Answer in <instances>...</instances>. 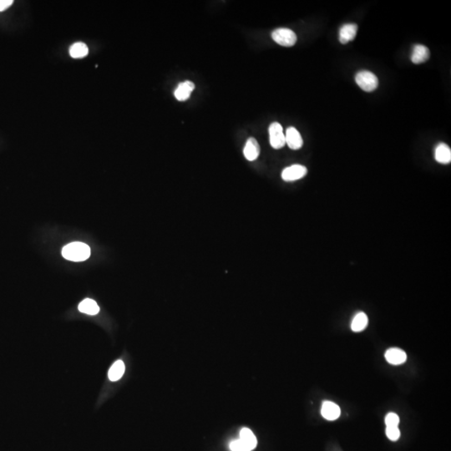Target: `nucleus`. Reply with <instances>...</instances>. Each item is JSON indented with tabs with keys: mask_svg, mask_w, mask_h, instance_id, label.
<instances>
[{
	"mask_svg": "<svg viewBox=\"0 0 451 451\" xmlns=\"http://www.w3.org/2000/svg\"><path fill=\"white\" fill-rule=\"evenodd\" d=\"M435 161L440 164H449L451 161V150L445 143H440L434 151Z\"/></svg>",
	"mask_w": 451,
	"mask_h": 451,
	"instance_id": "13",
	"label": "nucleus"
},
{
	"mask_svg": "<svg viewBox=\"0 0 451 451\" xmlns=\"http://www.w3.org/2000/svg\"><path fill=\"white\" fill-rule=\"evenodd\" d=\"M307 173V169L304 166L296 164L285 168L282 172V178L285 181H295L304 177Z\"/></svg>",
	"mask_w": 451,
	"mask_h": 451,
	"instance_id": "5",
	"label": "nucleus"
},
{
	"mask_svg": "<svg viewBox=\"0 0 451 451\" xmlns=\"http://www.w3.org/2000/svg\"><path fill=\"white\" fill-rule=\"evenodd\" d=\"M385 433L387 437L392 441H396L401 437V431L398 427H387Z\"/></svg>",
	"mask_w": 451,
	"mask_h": 451,
	"instance_id": "20",
	"label": "nucleus"
},
{
	"mask_svg": "<svg viewBox=\"0 0 451 451\" xmlns=\"http://www.w3.org/2000/svg\"><path fill=\"white\" fill-rule=\"evenodd\" d=\"M239 440L243 441V444L248 447L249 451H251L257 446V438L255 437L251 429L248 428H242L240 431Z\"/></svg>",
	"mask_w": 451,
	"mask_h": 451,
	"instance_id": "14",
	"label": "nucleus"
},
{
	"mask_svg": "<svg viewBox=\"0 0 451 451\" xmlns=\"http://www.w3.org/2000/svg\"><path fill=\"white\" fill-rule=\"evenodd\" d=\"M273 40L279 45L284 47H291L297 42V35L289 28H276L272 33Z\"/></svg>",
	"mask_w": 451,
	"mask_h": 451,
	"instance_id": "3",
	"label": "nucleus"
},
{
	"mask_svg": "<svg viewBox=\"0 0 451 451\" xmlns=\"http://www.w3.org/2000/svg\"><path fill=\"white\" fill-rule=\"evenodd\" d=\"M79 312L86 313L89 315H96L100 312V307L93 299H86L83 300L79 304Z\"/></svg>",
	"mask_w": 451,
	"mask_h": 451,
	"instance_id": "16",
	"label": "nucleus"
},
{
	"mask_svg": "<svg viewBox=\"0 0 451 451\" xmlns=\"http://www.w3.org/2000/svg\"><path fill=\"white\" fill-rule=\"evenodd\" d=\"M321 414L325 419L332 421L337 420L340 416L341 410L339 406L335 403L331 401H325L322 406Z\"/></svg>",
	"mask_w": 451,
	"mask_h": 451,
	"instance_id": "10",
	"label": "nucleus"
},
{
	"mask_svg": "<svg viewBox=\"0 0 451 451\" xmlns=\"http://www.w3.org/2000/svg\"><path fill=\"white\" fill-rule=\"evenodd\" d=\"M89 53V49L85 43H75L70 49V54L74 59H79L86 56Z\"/></svg>",
	"mask_w": 451,
	"mask_h": 451,
	"instance_id": "18",
	"label": "nucleus"
},
{
	"mask_svg": "<svg viewBox=\"0 0 451 451\" xmlns=\"http://www.w3.org/2000/svg\"><path fill=\"white\" fill-rule=\"evenodd\" d=\"M385 358L387 362L393 365H400L405 362L407 355L405 352L398 348H391L385 352Z\"/></svg>",
	"mask_w": 451,
	"mask_h": 451,
	"instance_id": "11",
	"label": "nucleus"
},
{
	"mask_svg": "<svg viewBox=\"0 0 451 451\" xmlns=\"http://www.w3.org/2000/svg\"><path fill=\"white\" fill-rule=\"evenodd\" d=\"M194 89V83L186 80L178 85L177 88L175 89V92H174V95L179 101H186V100L189 99L191 94L192 93Z\"/></svg>",
	"mask_w": 451,
	"mask_h": 451,
	"instance_id": "8",
	"label": "nucleus"
},
{
	"mask_svg": "<svg viewBox=\"0 0 451 451\" xmlns=\"http://www.w3.org/2000/svg\"><path fill=\"white\" fill-rule=\"evenodd\" d=\"M357 31H358V25L355 24L344 25L342 26L339 30V41L343 45H346L355 39Z\"/></svg>",
	"mask_w": 451,
	"mask_h": 451,
	"instance_id": "7",
	"label": "nucleus"
},
{
	"mask_svg": "<svg viewBox=\"0 0 451 451\" xmlns=\"http://www.w3.org/2000/svg\"><path fill=\"white\" fill-rule=\"evenodd\" d=\"M269 139L270 144L274 149H281L286 145L283 129L278 122H274L269 126Z\"/></svg>",
	"mask_w": 451,
	"mask_h": 451,
	"instance_id": "4",
	"label": "nucleus"
},
{
	"mask_svg": "<svg viewBox=\"0 0 451 451\" xmlns=\"http://www.w3.org/2000/svg\"><path fill=\"white\" fill-rule=\"evenodd\" d=\"M400 424V417L395 413H389L385 417V425L387 427H398Z\"/></svg>",
	"mask_w": 451,
	"mask_h": 451,
	"instance_id": "19",
	"label": "nucleus"
},
{
	"mask_svg": "<svg viewBox=\"0 0 451 451\" xmlns=\"http://www.w3.org/2000/svg\"><path fill=\"white\" fill-rule=\"evenodd\" d=\"M90 248L83 243H72L63 248L62 255L65 259L72 262H83L90 257Z\"/></svg>",
	"mask_w": 451,
	"mask_h": 451,
	"instance_id": "1",
	"label": "nucleus"
},
{
	"mask_svg": "<svg viewBox=\"0 0 451 451\" xmlns=\"http://www.w3.org/2000/svg\"><path fill=\"white\" fill-rule=\"evenodd\" d=\"M368 324H369L368 316L363 312H360V313H357L355 317L352 319L351 329L355 333H358L365 329L368 326Z\"/></svg>",
	"mask_w": 451,
	"mask_h": 451,
	"instance_id": "15",
	"label": "nucleus"
},
{
	"mask_svg": "<svg viewBox=\"0 0 451 451\" xmlns=\"http://www.w3.org/2000/svg\"><path fill=\"white\" fill-rule=\"evenodd\" d=\"M125 367L124 362L122 360H117L113 364L112 366L110 367L109 373H108V377L111 381H117L122 378L124 375Z\"/></svg>",
	"mask_w": 451,
	"mask_h": 451,
	"instance_id": "17",
	"label": "nucleus"
},
{
	"mask_svg": "<svg viewBox=\"0 0 451 451\" xmlns=\"http://www.w3.org/2000/svg\"><path fill=\"white\" fill-rule=\"evenodd\" d=\"M285 139H286V144L288 145L290 149L294 150L301 149L303 145L302 136L299 132V130L294 127H288L286 130Z\"/></svg>",
	"mask_w": 451,
	"mask_h": 451,
	"instance_id": "6",
	"label": "nucleus"
},
{
	"mask_svg": "<svg viewBox=\"0 0 451 451\" xmlns=\"http://www.w3.org/2000/svg\"><path fill=\"white\" fill-rule=\"evenodd\" d=\"M243 154L248 161L257 160L260 155V146L256 139L253 137L248 139L243 150Z\"/></svg>",
	"mask_w": 451,
	"mask_h": 451,
	"instance_id": "9",
	"label": "nucleus"
},
{
	"mask_svg": "<svg viewBox=\"0 0 451 451\" xmlns=\"http://www.w3.org/2000/svg\"><path fill=\"white\" fill-rule=\"evenodd\" d=\"M357 85L366 92H372L378 86V79L375 74L369 71H361L355 76Z\"/></svg>",
	"mask_w": 451,
	"mask_h": 451,
	"instance_id": "2",
	"label": "nucleus"
},
{
	"mask_svg": "<svg viewBox=\"0 0 451 451\" xmlns=\"http://www.w3.org/2000/svg\"><path fill=\"white\" fill-rule=\"evenodd\" d=\"M13 0H0V12L4 11L13 4Z\"/></svg>",
	"mask_w": 451,
	"mask_h": 451,
	"instance_id": "22",
	"label": "nucleus"
},
{
	"mask_svg": "<svg viewBox=\"0 0 451 451\" xmlns=\"http://www.w3.org/2000/svg\"><path fill=\"white\" fill-rule=\"evenodd\" d=\"M429 50L426 46L422 45H416L413 48L411 54V61L414 64L419 65L427 61L429 59Z\"/></svg>",
	"mask_w": 451,
	"mask_h": 451,
	"instance_id": "12",
	"label": "nucleus"
},
{
	"mask_svg": "<svg viewBox=\"0 0 451 451\" xmlns=\"http://www.w3.org/2000/svg\"><path fill=\"white\" fill-rule=\"evenodd\" d=\"M230 450L231 451H250L248 450V447L243 444L242 440H232L231 443H230Z\"/></svg>",
	"mask_w": 451,
	"mask_h": 451,
	"instance_id": "21",
	"label": "nucleus"
}]
</instances>
